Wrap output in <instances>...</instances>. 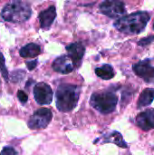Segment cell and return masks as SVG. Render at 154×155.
Wrapping results in <instances>:
<instances>
[{
	"label": "cell",
	"mask_w": 154,
	"mask_h": 155,
	"mask_svg": "<svg viewBox=\"0 0 154 155\" xmlns=\"http://www.w3.org/2000/svg\"><path fill=\"white\" fill-rule=\"evenodd\" d=\"M153 29H154V24H153Z\"/></svg>",
	"instance_id": "cell-23"
},
{
	"label": "cell",
	"mask_w": 154,
	"mask_h": 155,
	"mask_svg": "<svg viewBox=\"0 0 154 155\" xmlns=\"http://www.w3.org/2000/svg\"><path fill=\"white\" fill-rule=\"evenodd\" d=\"M52 67L54 71L64 74H70L74 68L72 61L67 55H62L60 57H57L54 61Z\"/></svg>",
	"instance_id": "cell-12"
},
{
	"label": "cell",
	"mask_w": 154,
	"mask_h": 155,
	"mask_svg": "<svg viewBox=\"0 0 154 155\" xmlns=\"http://www.w3.org/2000/svg\"><path fill=\"white\" fill-rule=\"evenodd\" d=\"M137 125L143 131L154 129V109H147L136 117Z\"/></svg>",
	"instance_id": "cell-10"
},
{
	"label": "cell",
	"mask_w": 154,
	"mask_h": 155,
	"mask_svg": "<svg viewBox=\"0 0 154 155\" xmlns=\"http://www.w3.org/2000/svg\"><path fill=\"white\" fill-rule=\"evenodd\" d=\"M0 155H18V153H16V151L13 147L6 146V147L3 148Z\"/></svg>",
	"instance_id": "cell-20"
},
{
	"label": "cell",
	"mask_w": 154,
	"mask_h": 155,
	"mask_svg": "<svg viewBox=\"0 0 154 155\" xmlns=\"http://www.w3.org/2000/svg\"><path fill=\"white\" fill-rule=\"evenodd\" d=\"M118 97L113 92L94 93L90 99L91 105L103 114H109L113 113L117 105Z\"/></svg>",
	"instance_id": "cell-4"
},
{
	"label": "cell",
	"mask_w": 154,
	"mask_h": 155,
	"mask_svg": "<svg viewBox=\"0 0 154 155\" xmlns=\"http://www.w3.org/2000/svg\"><path fill=\"white\" fill-rule=\"evenodd\" d=\"M154 100V88H147L143 91L140 94L137 103V108L141 109L143 107H146L150 105Z\"/></svg>",
	"instance_id": "cell-14"
},
{
	"label": "cell",
	"mask_w": 154,
	"mask_h": 155,
	"mask_svg": "<svg viewBox=\"0 0 154 155\" xmlns=\"http://www.w3.org/2000/svg\"><path fill=\"white\" fill-rule=\"evenodd\" d=\"M34 100L38 104H50L53 100V90L45 83H39L34 87Z\"/></svg>",
	"instance_id": "cell-8"
},
{
	"label": "cell",
	"mask_w": 154,
	"mask_h": 155,
	"mask_svg": "<svg viewBox=\"0 0 154 155\" xmlns=\"http://www.w3.org/2000/svg\"><path fill=\"white\" fill-rule=\"evenodd\" d=\"M0 71L2 73V75L3 77L5 78V80L7 82L8 79H9V76H8V71L5 67V57L3 55V54L0 52Z\"/></svg>",
	"instance_id": "cell-17"
},
{
	"label": "cell",
	"mask_w": 154,
	"mask_h": 155,
	"mask_svg": "<svg viewBox=\"0 0 154 155\" xmlns=\"http://www.w3.org/2000/svg\"><path fill=\"white\" fill-rule=\"evenodd\" d=\"M95 74L98 77L103 79V80H110L114 77L115 73L112 65L110 64H103L101 67H98L95 69Z\"/></svg>",
	"instance_id": "cell-16"
},
{
	"label": "cell",
	"mask_w": 154,
	"mask_h": 155,
	"mask_svg": "<svg viewBox=\"0 0 154 155\" xmlns=\"http://www.w3.org/2000/svg\"><path fill=\"white\" fill-rule=\"evenodd\" d=\"M154 41V35H149V36H146L143 39H141L139 42H138V45L140 46H146L148 45H150L151 43H152Z\"/></svg>",
	"instance_id": "cell-19"
},
{
	"label": "cell",
	"mask_w": 154,
	"mask_h": 155,
	"mask_svg": "<svg viewBox=\"0 0 154 155\" xmlns=\"http://www.w3.org/2000/svg\"><path fill=\"white\" fill-rule=\"evenodd\" d=\"M55 17H56V9L54 5H51L47 9L42 11L38 15L41 28L44 30H48L51 27L53 22L54 21Z\"/></svg>",
	"instance_id": "cell-11"
},
{
	"label": "cell",
	"mask_w": 154,
	"mask_h": 155,
	"mask_svg": "<svg viewBox=\"0 0 154 155\" xmlns=\"http://www.w3.org/2000/svg\"><path fill=\"white\" fill-rule=\"evenodd\" d=\"M150 19L151 15L148 12L139 11L119 18L113 25L123 34L138 35L145 29Z\"/></svg>",
	"instance_id": "cell-1"
},
{
	"label": "cell",
	"mask_w": 154,
	"mask_h": 155,
	"mask_svg": "<svg viewBox=\"0 0 154 155\" xmlns=\"http://www.w3.org/2000/svg\"><path fill=\"white\" fill-rule=\"evenodd\" d=\"M133 70L137 76L143 79L146 83L154 81V65L151 64L149 59L140 61L133 65Z\"/></svg>",
	"instance_id": "cell-7"
},
{
	"label": "cell",
	"mask_w": 154,
	"mask_h": 155,
	"mask_svg": "<svg viewBox=\"0 0 154 155\" xmlns=\"http://www.w3.org/2000/svg\"><path fill=\"white\" fill-rule=\"evenodd\" d=\"M17 98H18L19 101H20L22 104H25L27 102V100H28L27 94H26L25 92L21 91V90H19V91L17 92Z\"/></svg>",
	"instance_id": "cell-21"
},
{
	"label": "cell",
	"mask_w": 154,
	"mask_h": 155,
	"mask_svg": "<svg viewBox=\"0 0 154 155\" xmlns=\"http://www.w3.org/2000/svg\"><path fill=\"white\" fill-rule=\"evenodd\" d=\"M66 50H67V56L70 58L74 65L79 66L83 57L85 53V48L84 45L80 42L76 43H72L68 45H66Z\"/></svg>",
	"instance_id": "cell-9"
},
{
	"label": "cell",
	"mask_w": 154,
	"mask_h": 155,
	"mask_svg": "<svg viewBox=\"0 0 154 155\" xmlns=\"http://www.w3.org/2000/svg\"><path fill=\"white\" fill-rule=\"evenodd\" d=\"M81 88L78 85L64 84L56 91V107L63 113L71 112L78 103Z\"/></svg>",
	"instance_id": "cell-2"
},
{
	"label": "cell",
	"mask_w": 154,
	"mask_h": 155,
	"mask_svg": "<svg viewBox=\"0 0 154 155\" xmlns=\"http://www.w3.org/2000/svg\"><path fill=\"white\" fill-rule=\"evenodd\" d=\"M103 138H104L103 143H114L115 145H117V146H119V147H122V148H127V147H128L127 143H125V141H124L123 138V135H122L120 133L116 132V131L108 134L105 135Z\"/></svg>",
	"instance_id": "cell-15"
},
{
	"label": "cell",
	"mask_w": 154,
	"mask_h": 155,
	"mask_svg": "<svg viewBox=\"0 0 154 155\" xmlns=\"http://www.w3.org/2000/svg\"><path fill=\"white\" fill-rule=\"evenodd\" d=\"M99 8L103 15L111 18H121L126 13L125 5L121 1H104L100 5Z\"/></svg>",
	"instance_id": "cell-6"
},
{
	"label": "cell",
	"mask_w": 154,
	"mask_h": 155,
	"mask_svg": "<svg viewBox=\"0 0 154 155\" xmlns=\"http://www.w3.org/2000/svg\"><path fill=\"white\" fill-rule=\"evenodd\" d=\"M25 76V72L22 70H18L15 72H13L12 75H11V79L13 82H19L20 80H22Z\"/></svg>",
	"instance_id": "cell-18"
},
{
	"label": "cell",
	"mask_w": 154,
	"mask_h": 155,
	"mask_svg": "<svg viewBox=\"0 0 154 155\" xmlns=\"http://www.w3.org/2000/svg\"><path fill=\"white\" fill-rule=\"evenodd\" d=\"M53 114L48 108H40L32 115L28 121V127L32 130L45 128L51 122Z\"/></svg>",
	"instance_id": "cell-5"
},
{
	"label": "cell",
	"mask_w": 154,
	"mask_h": 155,
	"mask_svg": "<svg viewBox=\"0 0 154 155\" xmlns=\"http://www.w3.org/2000/svg\"><path fill=\"white\" fill-rule=\"evenodd\" d=\"M32 9L31 6L22 1L10 2L5 5L1 12L3 19L12 23H22L25 22L31 17Z\"/></svg>",
	"instance_id": "cell-3"
},
{
	"label": "cell",
	"mask_w": 154,
	"mask_h": 155,
	"mask_svg": "<svg viewBox=\"0 0 154 155\" xmlns=\"http://www.w3.org/2000/svg\"><path fill=\"white\" fill-rule=\"evenodd\" d=\"M40 53H41L40 46L34 43H30V44L25 45L19 51L20 56L24 58H34L39 55Z\"/></svg>",
	"instance_id": "cell-13"
},
{
	"label": "cell",
	"mask_w": 154,
	"mask_h": 155,
	"mask_svg": "<svg viewBox=\"0 0 154 155\" xmlns=\"http://www.w3.org/2000/svg\"><path fill=\"white\" fill-rule=\"evenodd\" d=\"M36 64H37V60H32V61H28L26 62V66H27V69L28 70H34L35 67H36Z\"/></svg>",
	"instance_id": "cell-22"
}]
</instances>
